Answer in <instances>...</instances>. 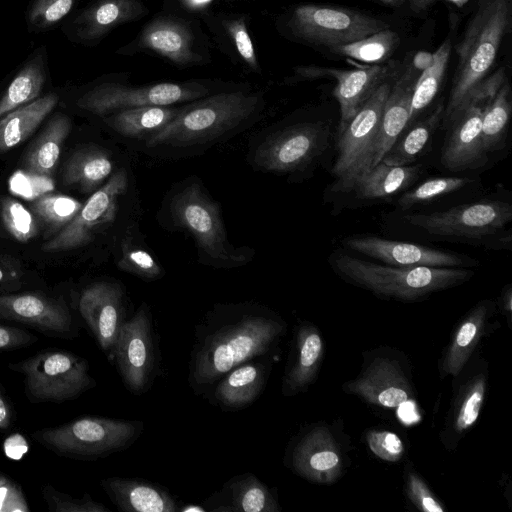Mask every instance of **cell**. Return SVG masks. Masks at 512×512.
I'll return each mask as SVG.
<instances>
[{"instance_id": "6da1fadb", "label": "cell", "mask_w": 512, "mask_h": 512, "mask_svg": "<svg viewBox=\"0 0 512 512\" xmlns=\"http://www.w3.org/2000/svg\"><path fill=\"white\" fill-rule=\"evenodd\" d=\"M287 331L276 312L255 304L218 306L195 326L188 385L197 395L236 366L271 353Z\"/></svg>"}, {"instance_id": "7a4b0ae2", "label": "cell", "mask_w": 512, "mask_h": 512, "mask_svg": "<svg viewBox=\"0 0 512 512\" xmlns=\"http://www.w3.org/2000/svg\"><path fill=\"white\" fill-rule=\"evenodd\" d=\"M332 270L345 282L380 298L415 302L462 285L474 276L466 267H403L379 264L335 250L328 259Z\"/></svg>"}, {"instance_id": "3957f363", "label": "cell", "mask_w": 512, "mask_h": 512, "mask_svg": "<svg viewBox=\"0 0 512 512\" xmlns=\"http://www.w3.org/2000/svg\"><path fill=\"white\" fill-rule=\"evenodd\" d=\"M512 23V0H478L456 45L457 64L442 122L490 74Z\"/></svg>"}, {"instance_id": "277c9868", "label": "cell", "mask_w": 512, "mask_h": 512, "mask_svg": "<svg viewBox=\"0 0 512 512\" xmlns=\"http://www.w3.org/2000/svg\"><path fill=\"white\" fill-rule=\"evenodd\" d=\"M258 94L243 91L202 97L181 107L160 131L147 139V146L188 147L210 142L248 120L260 107Z\"/></svg>"}, {"instance_id": "5b68a950", "label": "cell", "mask_w": 512, "mask_h": 512, "mask_svg": "<svg viewBox=\"0 0 512 512\" xmlns=\"http://www.w3.org/2000/svg\"><path fill=\"white\" fill-rule=\"evenodd\" d=\"M142 421L81 416L32 432V439L65 458L95 460L130 447L142 434Z\"/></svg>"}, {"instance_id": "8992f818", "label": "cell", "mask_w": 512, "mask_h": 512, "mask_svg": "<svg viewBox=\"0 0 512 512\" xmlns=\"http://www.w3.org/2000/svg\"><path fill=\"white\" fill-rule=\"evenodd\" d=\"M8 368L23 376L24 394L32 404H60L96 386L88 361L65 349L46 348Z\"/></svg>"}, {"instance_id": "52a82bcc", "label": "cell", "mask_w": 512, "mask_h": 512, "mask_svg": "<svg viewBox=\"0 0 512 512\" xmlns=\"http://www.w3.org/2000/svg\"><path fill=\"white\" fill-rule=\"evenodd\" d=\"M507 79L505 67L498 68L473 87L454 112L441 124L446 135L441 164L450 171L476 170L488 162L482 140V117L489 99Z\"/></svg>"}, {"instance_id": "ba28073f", "label": "cell", "mask_w": 512, "mask_h": 512, "mask_svg": "<svg viewBox=\"0 0 512 512\" xmlns=\"http://www.w3.org/2000/svg\"><path fill=\"white\" fill-rule=\"evenodd\" d=\"M404 220L433 237L489 246L488 238L499 235L512 221V205L500 199H483L442 211L407 214Z\"/></svg>"}, {"instance_id": "9c48e42d", "label": "cell", "mask_w": 512, "mask_h": 512, "mask_svg": "<svg viewBox=\"0 0 512 512\" xmlns=\"http://www.w3.org/2000/svg\"><path fill=\"white\" fill-rule=\"evenodd\" d=\"M170 211L175 224L187 230L213 262L232 267L247 260L243 249H235L228 242L219 205L196 182L174 195Z\"/></svg>"}, {"instance_id": "30bf717a", "label": "cell", "mask_w": 512, "mask_h": 512, "mask_svg": "<svg viewBox=\"0 0 512 512\" xmlns=\"http://www.w3.org/2000/svg\"><path fill=\"white\" fill-rule=\"evenodd\" d=\"M288 27L303 43L328 49L355 42L390 28V24L353 9L302 4L293 9Z\"/></svg>"}, {"instance_id": "8fae6325", "label": "cell", "mask_w": 512, "mask_h": 512, "mask_svg": "<svg viewBox=\"0 0 512 512\" xmlns=\"http://www.w3.org/2000/svg\"><path fill=\"white\" fill-rule=\"evenodd\" d=\"M363 357L359 374L343 384L344 392L387 409L399 407L414 397L411 369L401 352L380 347L365 352Z\"/></svg>"}, {"instance_id": "7c38bea8", "label": "cell", "mask_w": 512, "mask_h": 512, "mask_svg": "<svg viewBox=\"0 0 512 512\" xmlns=\"http://www.w3.org/2000/svg\"><path fill=\"white\" fill-rule=\"evenodd\" d=\"M398 73L382 83L349 123L338 132L337 157L331 172L335 178V192L348 193L355 179L362 173L385 101Z\"/></svg>"}, {"instance_id": "4fadbf2b", "label": "cell", "mask_w": 512, "mask_h": 512, "mask_svg": "<svg viewBox=\"0 0 512 512\" xmlns=\"http://www.w3.org/2000/svg\"><path fill=\"white\" fill-rule=\"evenodd\" d=\"M208 92L204 85L196 82H165L140 87L102 83L84 93L76 104L82 110L103 116L135 107L190 102L206 96Z\"/></svg>"}, {"instance_id": "5bb4252c", "label": "cell", "mask_w": 512, "mask_h": 512, "mask_svg": "<svg viewBox=\"0 0 512 512\" xmlns=\"http://www.w3.org/2000/svg\"><path fill=\"white\" fill-rule=\"evenodd\" d=\"M111 361L132 394L141 395L149 390L158 361L151 314L146 304H142L122 325Z\"/></svg>"}, {"instance_id": "9a60e30c", "label": "cell", "mask_w": 512, "mask_h": 512, "mask_svg": "<svg viewBox=\"0 0 512 512\" xmlns=\"http://www.w3.org/2000/svg\"><path fill=\"white\" fill-rule=\"evenodd\" d=\"M344 448L335 426L313 424L291 441L285 463L309 482L331 484L343 475L348 465Z\"/></svg>"}, {"instance_id": "2e32d148", "label": "cell", "mask_w": 512, "mask_h": 512, "mask_svg": "<svg viewBox=\"0 0 512 512\" xmlns=\"http://www.w3.org/2000/svg\"><path fill=\"white\" fill-rule=\"evenodd\" d=\"M0 320L52 338L72 340L80 333V324L65 298L43 291L0 294Z\"/></svg>"}, {"instance_id": "e0dca14e", "label": "cell", "mask_w": 512, "mask_h": 512, "mask_svg": "<svg viewBox=\"0 0 512 512\" xmlns=\"http://www.w3.org/2000/svg\"><path fill=\"white\" fill-rule=\"evenodd\" d=\"M328 138L329 129L322 122H305L285 127L259 145L255 163L271 172L302 170L324 152Z\"/></svg>"}, {"instance_id": "ac0fdd59", "label": "cell", "mask_w": 512, "mask_h": 512, "mask_svg": "<svg viewBox=\"0 0 512 512\" xmlns=\"http://www.w3.org/2000/svg\"><path fill=\"white\" fill-rule=\"evenodd\" d=\"M127 185V172L119 169L82 204L65 228L42 245V250L60 252L90 244L103 227L114 221L118 199Z\"/></svg>"}, {"instance_id": "d6986e66", "label": "cell", "mask_w": 512, "mask_h": 512, "mask_svg": "<svg viewBox=\"0 0 512 512\" xmlns=\"http://www.w3.org/2000/svg\"><path fill=\"white\" fill-rule=\"evenodd\" d=\"M488 365L484 359H472L453 378V392L439 438L447 450L457 448L476 424L488 390Z\"/></svg>"}, {"instance_id": "ffe728a7", "label": "cell", "mask_w": 512, "mask_h": 512, "mask_svg": "<svg viewBox=\"0 0 512 512\" xmlns=\"http://www.w3.org/2000/svg\"><path fill=\"white\" fill-rule=\"evenodd\" d=\"M342 245L350 251L392 266L472 268L478 264L466 255L374 235H352L344 238Z\"/></svg>"}, {"instance_id": "44dd1931", "label": "cell", "mask_w": 512, "mask_h": 512, "mask_svg": "<svg viewBox=\"0 0 512 512\" xmlns=\"http://www.w3.org/2000/svg\"><path fill=\"white\" fill-rule=\"evenodd\" d=\"M401 64L398 61H391L350 70L301 67L297 69L296 73L303 79L329 76L336 80L333 95L340 107L339 132L349 123L377 88L399 72Z\"/></svg>"}, {"instance_id": "7402d4cb", "label": "cell", "mask_w": 512, "mask_h": 512, "mask_svg": "<svg viewBox=\"0 0 512 512\" xmlns=\"http://www.w3.org/2000/svg\"><path fill=\"white\" fill-rule=\"evenodd\" d=\"M76 310L111 361L118 334L126 321L120 285L108 281L88 285L78 296Z\"/></svg>"}, {"instance_id": "603a6c76", "label": "cell", "mask_w": 512, "mask_h": 512, "mask_svg": "<svg viewBox=\"0 0 512 512\" xmlns=\"http://www.w3.org/2000/svg\"><path fill=\"white\" fill-rule=\"evenodd\" d=\"M419 74L420 71L413 66L411 57H406L385 101L378 129L365 159L362 173L382 160L391 145L407 127L413 91Z\"/></svg>"}, {"instance_id": "cb8c5ba5", "label": "cell", "mask_w": 512, "mask_h": 512, "mask_svg": "<svg viewBox=\"0 0 512 512\" xmlns=\"http://www.w3.org/2000/svg\"><path fill=\"white\" fill-rule=\"evenodd\" d=\"M291 350L282 379L284 396L305 392L318 376L324 355V341L317 326L309 321L294 330Z\"/></svg>"}, {"instance_id": "d4e9b609", "label": "cell", "mask_w": 512, "mask_h": 512, "mask_svg": "<svg viewBox=\"0 0 512 512\" xmlns=\"http://www.w3.org/2000/svg\"><path fill=\"white\" fill-rule=\"evenodd\" d=\"M495 303L484 299L475 304L455 326L438 362L439 376L455 378L472 358L476 347L489 328Z\"/></svg>"}, {"instance_id": "484cf974", "label": "cell", "mask_w": 512, "mask_h": 512, "mask_svg": "<svg viewBox=\"0 0 512 512\" xmlns=\"http://www.w3.org/2000/svg\"><path fill=\"white\" fill-rule=\"evenodd\" d=\"M248 360L227 372L209 390L211 403L224 411H237L262 394L272 367L270 359ZM208 391V392H209Z\"/></svg>"}, {"instance_id": "4316f807", "label": "cell", "mask_w": 512, "mask_h": 512, "mask_svg": "<svg viewBox=\"0 0 512 512\" xmlns=\"http://www.w3.org/2000/svg\"><path fill=\"white\" fill-rule=\"evenodd\" d=\"M121 512H176L175 498L163 486L141 478L108 477L100 482Z\"/></svg>"}, {"instance_id": "83f0119b", "label": "cell", "mask_w": 512, "mask_h": 512, "mask_svg": "<svg viewBox=\"0 0 512 512\" xmlns=\"http://www.w3.org/2000/svg\"><path fill=\"white\" fill-rule=\"evenodd\" d=\"M423 172L422 165L393 166L380 161L358 176L348 193L363 201L391 199L411 188Z\"/></svg>"}, {"instance_id": "f1b7e54d", "label": "cell", "mask_w": 512, "mask_h": 512, "mask_svg": "<svg viewBox=\"0 0 512 512\" xmlns=\"http://www.w3.org/2000/svg\"><path fill=\"white\" fill-rule=\"evenodd\" d=\"M216 498H219L220 504H216L212 511L279 512L281 510L275 489L268 487L250 472L235 475L227 480Z\"/></svg>"}, {"instance_id": "f546056e", "label": "cell", "mask_w": 512, "mask_h": 512, "mask_svg": "<svg viewBox=\"0 0 512 512\" xmlns=\"http://www.w3.org/2000/svg\"><path fill=\"white\" fill-rule=\"evenodd\" d=\"M140 40L142 46L176 65L185 66L199 60V56L193 50V37L190 31L178 22L167 19L155 20L145 27Z\"/></svg>"}, {"instance_id": "4dcf8cb0", "label": "cell", "mask_w": 512, "mask_h": 512, "mask_svg": "<svg viewBox=\"0 0 512 512\" xmlns=\"http://www.w3.org/2000/svg\"><path fill=\"white\" fill-rule=\"evenodd\" d=\"M68 115L55 114L27 150L23 170L41 176H51L58 164L62 147L71 131Z\"/></svg>"}, {"instance_id": "1f68e13d", "label": "cell", "mask_w": 512, "mask_h": 512, "mask_svg": "<svg viewBox=\"0 0 512 512\" xmlns=\"http://www.w3.org/2000/svg\"><path fill=\"white\" fill-rule=\"evenodd\" d=\"M58 95L47 94L0 118V153L27 140L58 103Z\"/></svg>"}, {"instance_id": "d6a6232c", "label": "cell", "mask_w": 512, "mask_h": 512, "mask_svg": "<svg viewBox=\"0 0 512 512\" xmlns=\"http://www.w3.org/2000/svg\"><path fill=\"white\" fill-rule=\"evenodd\" d=\"M444 109L445 105L441 101L425 118L415 120L408 125L381 161L393 166L414 164L442 123Z\"/></svg>"}, {"instance_id": "836d02e7", "label": "cell", "mask_w": 512, "mask_h": 512, "mask_svg": "<svg viewBox=\"0 0 512 512\" xmlns=\"http://www.w3.org/2000/svg\"><path fill=\"white\" fill-rule=\"evenodd\" d=\"M113 163L101 147L83 145L68 158L63 168L65 186H77L84 192L95 190L112 172Z\"/></svg>"}, {"instance_id": "e575fe53", "label": "cell", "mask_w": 512, "mask_h": 512, "mask_svg": "<svg viewBox=\"0 0 512 512\" xmlns=\"http://www.w3.org/2000/svg\"><path fill=\"white\" fill-rule=\"evenodd\" d=\"M181 107L143 106L120 110L104 118V122L117 133L136 139H148L164 128Z\"/></svg>"}, {"instance_id": "d590c367", "label": "cell", "mask_w": 512, "mask_h": 512, "mask_svg": "<svg viewBox=\"0 0 512 512\" xmlns=\"http://www.w3.org/2000/svg\"><path fill=\"white\" fill-rule=\"evenodd\" d=\"M143 6L137 0H101L75 21L81 39H96L113 27L138 17Z\"/></svg>"}, {"instance_id": "8d00e7d4", "label": "cell", "mask_w": 512, "mask_h": 512, "mask_svg": "<svg viewBox=\"0 0 512 512\" xmlns=\"http://www.w3.org/2000/svg\"><path fill=\"white\" fill-rule=\"evenodd\" d=\"M511 112L512 94L507 78L489 99L482 117V140L488 155L505 147Z\"/></svg>"}, {"instance_id": "74e56055", "label": "cell", "mask_w": 512, "mask_h": 512, "mask_svg": "<svg viewBox=\"0 0 512 512\" xmlns=\"http://www.w3.org/2000/svg\"><path fill=\"white\" fill-rule=\"evenodd\" d=\"M451 51L452 37L449 35L433 53L432 64L420 72L413 91L408 125L417 120L439 92L449 64Z\"/></svg>"}, {"instance_id": "f35d334b", "label": "cell", "mask_w": 512, "mask_h": 512, "mask_svg": "<svg viewBox=\"0 0 512 512\" xmlns=\"http://www.w3.org/2000/svg\"><path fill=\"white\" fill-rule=\"evenodd\" d=\"M81 206L70 196L47 192L32 201L30 210L44 229L45 237H51L73 220Z\"/></svg>"}, {"instance_id": "ab89813d", "label": "cell", "mask_w": 512, "mask_h": 512, "mask_svg": "<svg viewBox=\"0 0 512 512\" xmlns=\"http://www.w3.org/2000/svg\"><path fill=\"white\" fill-rule=\"evenodd\" d=\"M45 82L43 57L30 61L9 84L0 99V118L8 112L37 99Z\"/></svg>"}, {"instance_id": "60d3db41", "label": "cell", "mask_w": 512, "mask_h": 512, "mask_svg": "<svg viewBox=\"0 0 512 512\" xmlns=\"http://www.w3.org/2000/svg\"><path fill=\"white\" fill-rule=\"evenodd\" d=\"M399 43L398 34L386 28L355 42L334 46L327 50L335 56L373 65L384 63L389 56H392Z\"/></svg>"}, {"instance_id": "b9f144b4", "label": "cell", "mask_w": 512, "mask_h": 512, "mask_svg": "<svg viewBox=\"0 0 512 512\" xmlns=\"http://www.w3.org/2000/svg\"><path fill=\"white\" fill-rule=\"evenodd\" d=\"M474 181L469 176H446L430 178L414 188L403 192L397 200V207L406 211L418 205L428 204L440 197L459 191Z\"/></svg>"}, {"instance_id": "7bdbcfd3", "label": "cell", "mask_w": 512, "mask_h": 512, "mask_svg": "<svg viewBox=\"0 0 512 512\" xmlns=\"http://www.w3.org/2000/svg\"><path fill=\"white\" fill-rule=\"evenodd\" d=\"M0 216L6 231L19 242H28L38 234L39 224L35 216L12 197L0 199Z\"/></svg>"}, {"instance_id": "ee69618b", "label": "cell", "mask_w": 512, "mask_h": 512, "mask_svg": "<svg viewBox=\"0 0 512 512\" xmlns=\"http://www.w3.org/2000/svg\"><path fill=\"white\" fill-rule=\"evenodd\" d=\"M40 491L51 512H111L105 505L93 500L88 493L76 498L59 491L49 483L42 485Z\"/></svg>"}, {"instance_id": "f6af8a7d", "label": "cell", "mask_w": 512, "mask_h": 512, "mask_svg": "<svg viewBox=\"0 0 512 512\" xmlns=\"http://www.w3.org/2000/svg\"><path fill=\"white\" fill-rule=\"evenodd\" d=\"M404 485L408 500L420 511L443 512L445 510L443 504L412 465L405 466Z\"/></svg>"}, {"instance_id": "bcb514c9", "label": "cell", "mask_w": 512, "mask_h": 512, "mask_svg": "<svg viewBox=\"0 0 512 512\" xmlns=\"http://www.w3.org/2000/svg\"><path fill=\"white\" fill-rule=\"evenodd\" d=\"M118 267L145 280H154L162 274L161 267L147 251L134 247L123 248Z\"/></svg>"}, {"instance_id": "7dc6e473", "label": "cell", "mask_w": 512, "mask_h": 512, "mask_svg": "<svg viewBox=\"0 0 512 512\" xmlns=\"http://www.w3.org/2000/svg\"><path fill=\"white\" fill-rule=\"evenodd\" d=\"M370 451L386 462H398L404 454V443L394 432L388 430H370L366 434Z\"/></svg>"}, {"instance_id": "c3c4849f", "label": "cell", "mask_w": 512, "mask_h": 512, "mask_svg": "<svg viewBox=\"0 0 512 512\" xmlns=\"http://www.w3.org/2000/svg\"><path fill=\"white\" fill-rule=\"evenodd\" d=\"M10 191L26 199H35L52 190L54 184L49 176L16 171L9 179Z\"/></svg>"}, {"instance_id": "681fc988", "label": "cell", "mask_w": 512, "mask_h": 512, "mask_svg": "<svg viewBox=\"0 0 512 512\" xmlns=\"http://www.w3.org/2000/svg\"><path fill=\"white\" fill-rule=\"evenodd\" d=\"M74 0H36L30 9L31 23L47 27L65 17L71 10Z\"/></svg>"}, {"instance_id": "f907efd6", "label": "cell", "mask_w": 512, "mask_h": 512, "mask_svg": "<svg viewBox=\"0 0 512 512\" xmlns=\"http://www.w3.org/2000/svg\"><path fill=\"white\" fill-rule=\"evenodd\" d=\"M225 27L235 49L243 61H245L252 69L259 70V64L253 42L247 30L244 18H233L226 22Z\"/></svg>"}, {"instance_id": "816d5d0a", "label": "cell", "mask_w": 512, "mask_h": 512, "mask_svg": "<svg viewBox=\"0 0 512 512\" xmlns=\"http://www.w3.org/2000/svg\"><path fill=\"white\" fill-rule=\"evenodd\" d=\"M21 485L0 471V512H30Z\"/></svg>"}, {"instance_id": "f5cc1de1", "label": "cell", "mask_w": 512, "mask_h": 512, "mask_svg": "<svg viewBox=\"0 0 512 512\" xmlns=\"http://www.w3.org/2000/svg\"><path fill=\"white\" fill-rule=\"evenodd\" d=\"M37 341L38 336L27 328L0 323V353L27 348Z\"/></svg>"}, {"instance_id": "db71d44e", "label": "cell", "mask_w": 512, "mask_h": 512, "mask_svg": "<svg viewBox=\"0 0 512 512\" xmlns=\"http://www.w3.org/2000/svg\"><path fill=\"white\" fill-rule=\"evenodd\" d=\"M14 420L15 410L13 404L0 384V433L9 431L14 425Z\"/></svg>"}, {"instance_id": "11a10c76", "label": "cell", "mask_w": 512, "mask_h": 512, "mask_svg": "<svg viewBox=\"0 0 512 512\" xmlns=\"http://www.w3.org/2000/svg\"><path fill=\"white\" fill-rule=\"evenodd\" d=\"M28 445L26 440L19 434H13L6 439L4 443V451L7 457L19 459L27 451Z\"/></svg>"}, {"instance_id": "9f6ffc18", "label": "cell", "mask_w": 512, "mask_h": 512, "mask_svg": "<svg viewBox=\"0 0 512 512\" xmlns=\"http://www.w3.org/2000/svg\"><path fill=\"white\" fill-rule=\"evenodd\" d=\"M512 288L511 285L508 284L501 292L499 298V307L503 313L506 314L508 322L511 320L512 313Z\"/></svg>"}, {"instance_id": "6f0895ef", "label": "cell", "mask_w": 512, "mask_h": 512, "mask_svg": "<svg viewBox=\"0 0 512 512\" xmlns=\"http://www.w3.org/2000/svg\"><path fill=\"white\" fill-rule=\"evenodd\" d=\"M413 66L420 72L428 68L433 62V54L425 51H419L411 57Z\"/></svg>"}, {"instance_id": "680465c9", "label": "cell", "mask_w": 512, "mask_h": 512, "mask_svg": "<svg viewBox=\"0 0 512 512\" xmlns=\"http://www.w3.org/2000/svg\"><path fill=\"white\" fill-rule=\"evenodd\" d=\"M20 275L15 271L5 270L0 266V287L10 286L12 283L19 282Z\"/></svg>"}, {"instance_id": "91938a15", "label": "cell", "mask_w": 512, "mask_h": 512, "mask_svg": "<svg viewBox=\"0 0 512 512\" xmlns=\"http://www.w3.org/2000/svg\"><path fill=\"white\" fill-rule=\"evenodd\" d=\"M407 3L415 13H422L427 11L435 0H407Z\"/></svg>"}, {"instance_id": "94428289", "label": "cell", "mask_w": 512, "mask_h": 512, "mask_svg": "<svg viewBox=\"0 0 512 512\" xmlns=\"http://www.w3.org/2000/svg\"><path fill=\"white\" fill-rule=\"evenodd\" d=\"M383 4L393 6V7H400L407 3V0H377Z\"/></svg>"}, {"instance_id": "6125c7cd", "label": "cell", "mask_w": 512, "mask_h": 512, "mask_svg": "<svg viewBox=\"0 0 512 512\" xmlns=\"http://www.w3.org/2000/svg\"><path fill=\"white\" fill-rule=\"evenodd\" d=\"M446 2L452 4L453 6L457 8H463L465 7L469 2L473 0H445Z\"/></svg>"}]
</instances>
